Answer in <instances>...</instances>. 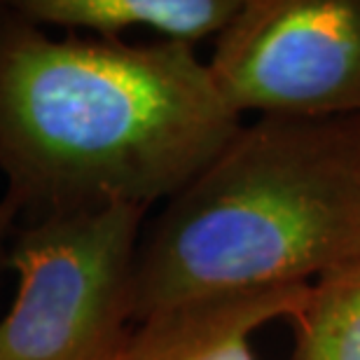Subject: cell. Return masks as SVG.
Masks as SVG:
<instances>
[{"label": "cell", "mask_w": 360, "mask_h": 360, "mask_svg": "<svg viewBox=\"0 0 360 360\" xmlns=\"http://www.w3.org/2000/svg\"><path fill=\"white\" fill-rule=\"evenodd\" d=\"M236 115L183 42L52 38L0 14V171L28 220L169 201L234 139Z\"/></svg>", "instance_id": "obj_1"}, {"label": "cell", "mask_w": 360, "mask_h": 360, "mask_svg": "<svg viewBox=\"0 0 360 360\" xmlns=\"http://www.w3.org/2000/svg\"><path fill=\"white\" fill-rule=\"evenodd\" d=\"M360 257V115L255 117L146 222L134 319L307 285Z\"/></svg>", "instance_id": "obj_2"}, {"label": "cell", "mask_w": 360, "mask_h": 360, "mask_svg": "<svg viewBox=\"0 0 360 360\" xmlns=\"http://www.w3.org/2000/svg\"><path fill=\"white\" fill-rule=\"evenodd\" d=\"M146 218L143 208L108 206L19 225L7 260L17 288L0 319V360H124Z\"/></svg>", "instance_id": "obj_3"}, {"label": "cell", "mask_w": 360, "mask_h": 360, "mask_svg": "<svg viewBox=\"0 0 360 360\" xmlns=\"http://www.w3.org/2000/svg\"><path fill=\"white\" fill-rule=\"evenodd\" d=\"M206 63L241 120L360 115V0H241Z\"/></svg>", "instance_id": "obj_4"}, {"label": "cell", "mask_w": 360, "mask_h": 360, "mask_svg": "<svg viewBox=\"0 0 360 360\" xmlns=\"http://www.w3.org/2000/svg\"><path fill=\"white\" fill-rule=\"evenodd\" d=\"M309 285H283L176 304L136 323L124 360H257L253 337L292 319Z\"/></svg>", "instance_id": "obj_5"}, {"label": "cell", "mask_w": 360, "mask_h": 360, "mask_svg": "<svg viewBox=\"0 0 360 360\" xmlns=\"http://www.w3.org/2000/svg\"><path fill=\"white\" fill-rule=\"evenodd\" d=\"M241 0H19L10 7L40 28H61L94 38L122 40L127 31H150L167 42L218 38Z\"/></svg>", "instance_id": "obj_6"}, {"label": "cell", "mask_w": 360, "mask_h": 360, "mask_svg": "<svg viewBox=\"0 0 360 360\" xmlns=\"http://www.w3.org/2000/svg\"><path fill=\"white\" fill-rule=\"evenodd\" d=\"M290 360H360V257L309 285Z\"/></svg>", "instance_id": "obj_7"}, {"label": "cell", "mask_w": 360, "mask_h": 360, "mask_svg": "<svg viewBox=\"0 0 360 360\" xmlns=\"http://www.w3.org/2000/svg\"><path fill=\"white\" fill-rule=\"evenodd\" d=\"M19 222H21L19 204L12 197L3 194L0 197V281H3L5 271H10L7 269V260H10V246L19 229Z\"/></svg>", "instance_id": "obj_8"}, {"label": "cell", "mask_w": 360, "mask_h": 360, "mask_svg": "<svg viewBox=\"0 0 360 360\" xmlns=\"http://www.w3.org/2000/svg\"><path fill=\"white\" fill-rule=\"evenodd\" d=\"M3 10H5V3H0V14H3Z\"/></svg>", "instance_id": "obj_9"}]
</instances>
